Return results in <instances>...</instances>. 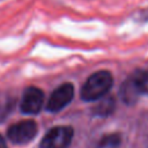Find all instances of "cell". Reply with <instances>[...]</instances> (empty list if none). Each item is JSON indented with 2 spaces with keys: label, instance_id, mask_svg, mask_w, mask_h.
<instances>
[{
  "label": "cell",
  "instance_id": "obj_1",
  "mask_svg": "<svg viewBox=\"0 0 148 148\" xmlns=\"http://www.w3.org/2000/svg\"><path fill=\"white\" fill-rule=\"evenodd\" d=\"M113 84L112 74L108 71H98L91 74L81 88V98L86 102H95L103 98Z\"/></svg>",
  "mask_w": 148,
  "mask_h": 148
},
{
  "label": "cell",
  "instance_id": "obj_2",
  "mask_svg": "<svg viewBox=\"0 0 148 148\" xmlns=\"http://www.w3.org/2000/svg\"><path fill=\"white\" fill-rule=\"evenodd\" d=\"M74 135L71 126L52 127L42 139L39 148H68Z\"/></svg>",
  "mask_w": 148,
  "mask_h": 148
},
{
  "label": "cell",
  "instance_id": "obj_3",
  "mask_svg": "<svg viewBox=\"0 0 148 148\" xmlns=\"http://www.w3.org/2000/svg\"><path fill=\"white\" fill-rule=\"evenodd\" d=\"M37 132V124L34 120L24 119L10 125L7 130V136L15 145H25L34 140Z\"/></svg>",
  "mask_w": 148,
  "mask_h": 148
},
{
  "label": "cell",
  "instance_id": "obj_4",
  "mask_svg": "<svg viewBox=\"0 0 148 148\" xmlns=\"http://www.w3.org/2000/svg\"><path fill=\"white\" fill-rule=\"evenodd\" d=\"M74 97V87L69 82L60 84L57 89L53 90L49 97L46 110L50 112H59L65 106H67Z\"/></svg>",
  "mask_w": 148,
  "mask_h": 148
},
{
  "label": "cell",
  "instance_id": "obj_5",
  "mask_svg": "<svg viewBox=\"0 0 148 148\" xmlns=\"http://www.w3.org/2000/svg\"><path fill=\"white\" fill-rule=\"evenodd\" d=\"M44 104V94L37 87H28L21 99V111L28 114H36L40 111Z\"/></svg>",
  "mask_w": 148,
  "mask_h": 148
},
{
  "label": "cell",
  "instance_id": "obj_6",
  "mask_svg": "<svg viewBox=\"0 0 148 148\" xmlns=\"http://www.w3.org/2000/svg\"><path fill=\"white\" fill-rule=\"evenodd\" d=\"M128 80L132 82V84L140 95L148 94V68L134 72L128 77Z\"/></svg>",
  "mask_w": 148,
  "mask_h": 148
},
{
  "label": "cell",
  "instance_id": "obj_7",
  "mask_svg": "<svg viewBox=\"0 0 148 148\" xmlns=\"http://www.w3.org/2000/svg\"><path fill=\"white\" fill-rule=\"evenodd\" d=\"M99 102L95 105L94 108V113L97 116H109L110 113H112L113 109H114V99L113 97H103L101 99H98Z\"/></svg>",
  "mask_w": 148,
  "mask_h": 148
},
{
  "label": "cell",
  "instance_id": "obj_8",
  "mask_svg": "<svg viewBox=\"0 0 148 148\" xmlns=\"http://www.w3.org/2000/svg\"><path fill=\"white\" fill-rule=\"evenodd\" d=\"M120 142L121 138L118 133H109L99 138L95 148H118L120 146Z\"/></svg>",
  "mask_w": 148,
  "mask_h": 148
},
{
  "label": "cell",
  "instance_id": "obj_9",
  "mask_svg": "<svg viewBox=\"0 0 148 148\" xmlns=\"http://www.w3.org/2000/svg\"><path fill=\"white\" fill-rule=\"evenodd\" d=\"M0 148H7V145H6V141L3 140V138L0 135Z\"/></svg>",
  "mask_w": 148,
  "mask_h": 148
},
{
  "label": "cell",
  "instance_id": "obj_10",
  "mask_svg": "<svg viewBox=\"0 0 148 148\" xmlns=\"http://www.w3.org/2000/svg\"><path fill=\"white\" fill-rule=\"evenodd\" d=\"M141 16H142L145 20H148V8L142 10V14H141Z\"/></svg>",
  "mask_w": 148,
  "mask_h": 148
}]
</instances>
